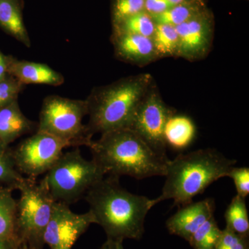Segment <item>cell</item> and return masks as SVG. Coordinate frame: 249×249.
Returning <instances> with one entry per match:
<instances>
[{
	"label": "cell",
	"mask_w": 249,
	"mask_h": 249,
	"mask_svg": "<svg viewBox=\"0 0 249 249\" xmlns=\"http://www.w3.org/2000/svg\"><path fill=\"white\" fill-rule=\"evenodd\" d=\"M85 199L96 224L103 228L107 239L121 241L142 238L145 217L157 204L155 199L126 191L119 178L112 176L93 185L87 192Z\"/></svg>",
	"instance_id": "6da1fadb"
},
{
	"label": "cell",
	"mask_w": 249,
	"mask_h": 249,
	"mask_svg": "<svg viewBox=\"0 0 249 249\" xmlns=\"http://www.w3.org/2000/svg\"><path fill=\"white\" fill-rule=\"evenodd\" d=\"M92 160L105 175L119 178L127 175L137 179L166 173L169 160L156 153L140 137L129 128L109 131L92 141L89 146Z\"/></svg>",
	"instance_id": "7a4b0ae2"
},
{
	"label": "cell",
	"mask_w": 249,
	"mask_h": 249,
	"mask_svg": "<svg viewBox=\"0 0 249 249\" xmlns=\"http://www.w3.org/2000/svg\"><path fill=\"white\" fill-rule=\"evenodd\" d=\"M236 162L214 149L181 154L168 162L165 184L161 195L155 200L159 203L173 199L178 206L190 204L211 183L227 178Z\"/></svg>",
	"instance_id": "3957f363"
},
{
	"label": "cell",
	"mask_w": 249,
	"mask_h": 249,
	"mask_svg": "<svg viewBox=\"0 0 249 249\" xmlns=\"http://www.w3.org/2000/svg\"><path fill=\"white\" fill-rule=\"evenodd\" d=\"M154 81L150 73H140L93 88L85 99L89 116L86 127L90 137L127 128L137 106Z\"/></svg>",
	"instance_id": "277c9868"
},
{
	"label": "cell",
	"mask_w": 249,
	"mask_h": 249,
	"mask_svg": "<svg viewBox=\"0 0 249 249\" xmlns=\"http://www.w3.org/2000/svg\"><path fill=\"white\" fill-rule=\"evenodd\" d=\"M105 175L94 160H85L76 147L62 153L41 181L55 201L70 205L79 200Z\"/></svg>",
	"instance_id": "5b68a950"
},
{
	"label": "cell",
	"mask_w": 249,
	"mask_h": 249,
	"mask_svg": "<svg viewBox=\"0 0 249 249\" xmlns=\"http://www.w3.org/2000/svg\"><path fill=\"white\" fill-rule=\"evenodd\" d=\"M16 232L19 248L43 249L44 235L52 217L55 200L42 181L25 178L18 188Z\"/></svg>",
	"instance_id": "8992f818"
},
{
	"label": "cell",
	"mask_w": 249,
	"mask_h": 249,
	"mask_svg": "<svg viewBox=\"0 0 249 249\" xmlns=\"http://www.w3.org/2000/svg\"><path fill=\"white\" fill-rule=\"evenodd\" d=\"M88 113L85 100L51 95L42 103L37 131L70 142L74 147H89L92 137L88 134L86 124H83Z\"/></svg>",
	"instance_id": "52a82bcc"
},
{
	"label": "cell",
	"mask_w": 249,
	"mask_h": 249,
	"mask_svg": "<svg viewBox=\"0 0 249 249\" xmlns=\"http://www.w3.org/2000/svg\"><path fill=\"white\" fill-rule=\"evenodd\" d=\"M177 111L162 99L154 81L134 111L127 128L138 134L160 157L168 158L164 138L165 124Z\"/></svg>",
	"instance_id": "ba28073f"
},
{
	"label": "cell",
	"mask_w": 249,
	"mask_h": 249,
	"mask_svg": "<svg viewBox=\"0 0 249 249\" xmlns=\"http://www.w3.org/2000/svg\"><path fill=\"white\" fill-rule=\"evenodd\" d=\"M69 147H73L70 142L36 131L13 152L16 168L28 178L36 179L47 173L61 157L64 149Z\"/></svg>",
	"instance_id": "9c48e42d"
},
{
	"label": "cell",
	"mask_w": 249,
	"mask_h": 249,
	"mask_svg": "<svg viewBox=\"0 0 249 249\" xmlns=\"http://www.w3.org/2000/svg\"><path fill=\"white\" fill-rule=\"evenodd\" d=\"M92 224H96V220L91 211L74 213L69 205L55 201L44 235L45 245L50 249H71Z\"/></svg>",
	"instance_id": "30bf717a"
},
{
	"label": "cell",
	"mask_w": 249,
	"mask_h": 249,
	"mask_svg": "<svg viewBox=\"0 0 249 249\" xmlns=\"http://www.w3.org/2000/svg\"><path fill=\"white\" fill-rule=\"evenodd\" d=\"M175 29L179 40L178 58L195 62L209 55L214 32V14L211 9L207 8Z\"/></svg>",
	"instance_id": "8fae6325"
},
{
	"label": "cell",
	"mask_w": 249,
	"mask_h": 249,
	"mask_svg": "<svg viewBox=\"0 0 249 249\" xmlns=\"http://www.w3.org/2000/svg\"><path fill=\"white\" fill-rule=\"evenodd\" d=\"M213 199L193 202L181 206L178 212L167 220L166 227L172 235L189 241L192 236L209 219L214 217Z\"/></svg>",
	"instance_id": "7c38bea8"
},
{
	"label": "cell",
	"mask_w": 249,
	"mask_h": 249,
	"mask_svg": "<svg viewBox=\"0 0 249 249\" xmlns=\"http://www.w3.org/2000/svg\"><path fill=\"white\" fill-rule=\"evenodd\" d=\"M114 55L126 63L144 67L160 60L150 37L129 34H111Z\"/></svg>",
	"instance_id": "4fadbf2b"
},
{
	"label": "cell",
	"mask_w": 249,
	"mask_h": 249,
	"mask_svg": "<svg viewBox=\"0 0 249 249\" xmlns=\"http://www.w3.org/2000/svg\"><path fill=\"white\" fill-rule=\"evenodd\" d=\"M8 73L24 85L60 86L65 82L61 73L46 64L18 60L11 55H8Z\"/></svg>",
	"instance_id": "5bb4252c"
},
{
	"label": "cell",
	"mask_w": 249,
	"mask_h": 249,
	"mask_svg": "<svg viewBox=\"0 0 249 249\" xmlns=\"http://www.w3.org/2000/svg\"><path fill=\"white\" fill-rule=\"evenodd\" d=\"M35 129H37V124L23 114L18 100L0 109V142L4 145H9Z\"/></svg>",
	"instance_id": "9a60e30c"
},
{
	"label": "cell",
	"mask_w": 249,
	"mask_h": 249,
	"mask_svg": "<svg viewBox=\"0 0 249 249\" xmlns=\"http://www.w3.org/2000/svg\"><path fill=\"white\" fill-rule=\"evenodd\" d=\"M24 8V0H0V28L30 48L31 39L23 19Z\"/></svg>",
	"instance_id": "2e32d148"
},
{
	"label": "cell",
	"mask_w": 249,
	"mask_h": 249,
	"mask_svg": "<svg viewBox=\"0 0 249 249\" xmlns=\"http://www.w3.org/2000/svg\"><path fill=\"white\" fill-rule=\"evenodd\" d=\"M196 127L191 118L175 114L167 121L164 138L167 146L174 150L187 148L196 138Z\"/></svg>",
	"instance_id": "e0dca14e"
},
{
	"label": "cell",
	"mask_w": 249,
	"mask_h": 249,
	"mask_svg": "<svg viewBox=\"0 0 249 249\" xmlns=\"http://www.w3.org/2000/svg\"><path fill=\"white\" fill-rule=\"evenodd\" d=\"M12 188L0 187V240H11L19 247L16 237L17 201L12 196Z\"/></svg>",
	"instance_id": "ac0fdd59"
},
{
	"label": "cell",
	"mask_w": 249,
	"mask_h": 249,
	"mask_svg": "<svg viewBox=\"0 0 249 249\" xmlns=\"http://www.w3.org/2000/svg\"><path fill=\"white\" fill-rule=\"evenodd\" d=\"M206 1H193L175 4L163 14L153 17L156 24L177 27L207 9Z\"/></svg>",
	"instance_id": "d6986e66"
},
{
	"label": "cell",
	"mask_w": 249,
	"mask_h": 249,
	"mask_svg": "<svg viewBox=\"0 0 249 249\" xmlns=\"http://www.w3.org/2000/svg\"><path fill=\"white\" fill-rule=\"evenodd\" d=\"M151 39L159 59L178 58L179 40L175 27L168 24H157Z\"/></svg>",
	"instance_id": "ffe728a7"
},
{
	"label": "cell",
	"mask_w": 249,
	"mask_h": 249,
	"mask_svg": "<svg viewBox=\"0 0 249 249\" xmlns=\"http://www.w3.org/2000/svg\"><path fill=\"white\" fill-rule=\"evenodd\" d=\"M227 229L238 235L249 237V219L246 198L236 195L224 214Z\"/></svg>",
	"instance_id": "44dd1931"
},
{
	"label": "cell",
	"mask_w": 249,
	"mask_h": 249,
	"mask_svg": "<svg viewBox=\"0 0 249 249\" xmlns=\"http://www.w3.org/2000/svg\"><path fill=\"white\" fill-rule=\"evenodd\" d=\"M156 24L153 18L142 11L124 20L113 24L112 33L129 34L145 36L152 38L155 33Z\"/></svg>",
	"instance_id": "7402d4cb"
},
{
	"label": "cell",
	"mask_w": 249,
	"mask_h": 249,
	"mask_svg": "<svg viewBox=\"0 0 249 249\" xmlns=\"http://www.w3.org/2000/svg\"><path fill=\"white\" fill-rule=\"evenodd\" d=\"M222 231L213 217L193 234L188 242L194 249H215Z\"/></svg>",
	"instance_id": "603a6c76"
},
{
	"label": "cell",
	"mask_w": 249,
	"mask_h": 249,
	"mask_svg": "<svg viewBox=\"0 0 249 249\" xmlns=\"http://www.w3.org/2000/svg\"><path fill=\"white\" fill-rule=\"evenodd\" d=\"M7 146L0 142V182L18 189L25 178L16 168L13 152L8 150Z\"/></svg>",
	"instance_id": "cb8c5ba5"
},
{
	"label": "cell",
	"mask_w": 249,
	"mask_h": 249,
	"mask_svg": "<svg viewBox=\"0 0 249 249\" xmlns=\"http://www.w3.org/2000/svg\"><path fill=\"white\" fill-rule=\"evenodd\" d=\"M144 11V0H111V24Z\"/></svg>",
	"instance_id": "d4e9b609"
},
{
	"label": "cell",
	"mask_w": 249,
	"mask_h": 249,
	"mask_svg": "<svg viewBox=\"0 0 249 249\" xmlns=\"http://www.w3.org/2000/svg\"><path fill=\"white\" fill-rule=\"evenodd\" d=\"M25 85L18 81L11 75L8 74L0 81V109L17 101L19 93Z\"/></svg>",
	"instance_id": "484cf974"
},
{
	"label": "cell",
	"mask_w": 249,
	"mask_h": 249,
	"mask_svg": "<svg viewBox=\"0 0 249 249\" xmlns=\"http://www.w3.org/2000/svg\"><path fill=\"white\" fill-rule=\"evenodd\" d=\"M215 249H249V237L236 234L226 228Z\"/></svg>",
	"instance_id": "4316f807"
},
{
	"label": "cell",
	"mask_w": 249,
	"mask_h": 249,
	"mask_svg": "<svg viewBox=\"0 0 249 249\" xmlns=\"http://www.w3.org/2000/svg\"><path fill=\"white\" fill-rule=\"evenodd\" d=\"M231 178L237 190V196L246 198L249 194V168L233 166L227 175Z\"/></svg>",
	"instance_id": "83f0119b"
},
{
	"label": "cell",
	"mask_w": 249,
	"mask_h": 249,
	"mask_svg": "<svg viewBox=\"0 0 249 249\" xmlns=\"http://www.w3.org/2000/svg\"><path fill=\"white\" fill-rule=\"evenodd\" d=\"M173 6L168 0H144V11L152 18L163 14Z\"/></svg>",
	"instance_id": "f1b7e54d"
},
{
	"label": "cell",
	"mask_w": 249,
	"mask_h": 249,
	"mask_svg": "<svg viewBox=\"0 0 249 249\" xmlns=\"http://www.w3.org/2000/svg\"><path fill=\"white\" fill-rule=\"evenodd\" d=\"M8 74V56L4 55L0 51V81Z\"/></svg>",
	"instance_id": "f546056e"
},
{
	"label": "cell",
	"mask_w": 249,
	"mask_h": 249,
	"mask_svg": "<svg viewBox=\"0 0 249 249\" xmlns=\"http://www.w3.org/2000/svg\"><path fill=\"white\" fill-rule=\"evenodd\" d=\"M124 241L107 239L101 249H124Z\"/></svg>",
	"instance_id": "4dcf8cb0"
},
{
	"label": "cell",
	"mask_w": 249,
	"mask_h": 249,
	"mask_svg": "<svg viewBox=\"0 0 249 249\" xmlns=\"http://www.w3.org/2000/svg\"><path fill=\"white\" fill-rule=\"evenodd\" d=\"M16 242L11 240H0V249H18Z\"/></svg>",
	"instance_id": "1f68e13d"
},
{
	"label": "cell",
	"mask_w": 249,
	"mask_h": 249,
	"mask_svg": "<svg viewBox=\"0 0 249 249\" xmlns=\"http://www.w3.org/2000/svg\"><path fill=\"white\" fill-rule=\"evenodd\" d=\"M171 4L173 5L181 4L183 2H190L193 1H206V0H168Z\"/></svg>",
	"instance_id": "d6a6232c"
},
{
	"label": "cell",
	"mask_w": 249,
	"mask_h": 249,
	"mask_svg": "<svg viewBox=\"0 0 249 249\" xmlns=\"http://www.w3.org/2000/svg\"><path fill=\"white\" fill-rule=\"evenodd\" d=\"M18 249H29L27 248V247H20V248H19Z\"/></svg>",
	"instance_id": "836d02e7"
}]
</instances>
